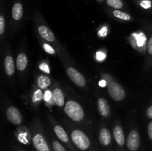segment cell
Listing matches in <instances>:
<instances>
[{"mask_svg": "<svg viewBox=\"0 0 152 151\" xmlns=\"http://www.w3.org/2000/svg\"><path fill=\"white\" fill-rule=\"evenodd\" d=\"M65 112L68 117L75 121L83 120L84 117V111L80 104L75 101H68L65 107Z\"/></svg>", "mask_w": 152, "mask_h": 151, "instance_id": "6da1fadb", "label": "cell"}, {"mask_svg": "<svg viewBox=\"0 0 152 151\" xmlns=\"http://www.w3.org/2000/svg\"><path fill=\"white\" fill-rule=\"evenodd\" d=\"M71 139L74 144L80 150H87L90 146V140L83 131L79 130H74L71 133Z\"/></svg>", "mask_w": 152, "mask_h": 151, "instance_id": "7a4b0ae2", "label": "cell"}, {"mask_svg": "<svg viewBox=\"0 0 152 151\" xmlns=\"http://www.w3.org/2000/svg\"><path fill=\"white\" fill-rule=\"evenodd\" d=\"M110 96L115 101H121L125 98V90L120 84L111 81L108 87Z\"/></svg>", "mask_w": 152, "mask_h": 151, "instance_id": "3957f363", "label": "cell"}, {"mask_svg": "<svg viewBox=\"0 0 152 151\" xmlns=\"http://www.w3.org/2000/svg\"><path fill=\"white\" fill-rule=\"evenodd\" d=\"M67 74L71 78V81L77 84L79 87H83L86 84V81L85 77L79 72L77 70L74 68H68L67 69Z\"/></svg>", "mask_w": 152, "mask_h": 151, "instance_id": "277c9868", "label": "cell"}, {"mask_svg": "<svg viewBox=\"0 0 152 151\" xmlns=\"http://www.w3.org/2000/svg\"><path fill=\"white\" fill-rule=\"evenodd\" d=\"M140 138L137 131L132 130L129 133L127 139V147L129 150L136 151L139 148Z\"/></svg>", "mask_w": 152, "mask_h": 151, "instance_id": "5b68a950", "label": "cell"}, {"mask_svg": "<svg viewBox=\"0 0 152 151\" xmlns=\"http://www.w3.org/2000/svg\"><path fill=\"white\" fill-rule=\"evenodd\" d=\"M6 116L10 123L13 124H20L22 121V114L14 107H10L6 110Z\"/></svg>", "mask_w": 152, "mask_h": 151, "instance_id": "8992f818", "label": "cell"}, {"mask_svg": "<svg viewBox=\"0 0 152 151\" xmlns=\"http://www.w3.org/2000/svg\"><path fill=\"white\" fill-rule=\"evenodd\" d=\"M33 143L37 151H50L47 142L41 134H37L33 138Z\"/></svg>", "mask_w": 152, "mask_h": 151, "instance_id": "52a82bcc", "label": "cell"}, {"mask_svg": "<svg viewBox=\"0 0 152 151\" xmlns=\"http://www.w3.org/2000/svg\"><path fill=\"white\" fill-rule=\"evenodd\" d=\"M98 110L102 117H108L109 115L111 110H110L109 105L105 99L100 98L98 99Z\"/></svg>", "mask_w": 152, "mask_h": 151, "instance_id": "ba28073f", "label": "cell"}, {"mask_svg": "<svg viewBox=\"0 0 152 151\" xmlns=\"http://www.w3.org/2000/svg\"><path fill=\"white\" fill-rule=\"evenodd\" d=\"M39 33L40 36L45 40H47L48 41H53L55 39V36L53 35V32L49 29L48 27L42 25L38 29Z\"/></svg>", "mask_w": 152, "mask_h": 151, "instance_id": "9c48e42d", "label": "cell"}, {"mask_svg": "<svg viewBox=\"0 0 152 151\" xmlns=\"http://www.w3.org/2000/svg\"><path fill=\"white\" fill-rule=\"evenodd\" d=\"M99 140L101 144L104 146H108L111 142V136L109 130L106 128H103L99 131Z\"/></svg>", "mask_w": 152, "mask_h": 151, "instance_id": "30bf717a", "label": "cell"}, {"mask_svg": "<svg viewBox=\"0 0 152 151\" xmlns=\"http://www.w3.org/2000/svg\"><path fill=\"white\" fill-rule=\"evenodd\" d=\"M23 16V7L20 2H16L12 8V17L14 20L19 21Z\"/></svg>", "mask_w": 152, "mask_h": 151, "instance_id": "8fae6325", "label": "cell"}, {"mask_svg": "<svg viewBox=\"0 0 152 151\" xmlns=\"http://www.w3.org/2000/svg\"><path fill=\"white\" fill-rule=\"evenodd\" d=\"M114 136L116 142L120 146H123L125 144V136L123 129L120 126H116L114 129Z\"/></svg>", "mask_w": 152, "mask_h": 151, "instance_id": "7c38bea8", "label": "cell"}, {"mask_svg": "<svg viewBox=\"0 0 152 151\" xmlns=\"http://www.w3.org/2000/svg\"><path fill=\"white\" fill-rule=\"evenodd\" d=\"M4 69L8 76H12L14 73V62L12 56H7L4 59Z\"/></svg>", "mask_w": 152, "mask_h": 151, "instance_id": "4fadbf2b", "label": "cell"}, {"mask_svg": "<svg viewBox=\"0 0 152 151\" xmlns=\"http://www.w3.org/2000/svg\"><path fill=\"white\" fill-rule=\"evenodd\" d=\"M53 98L54 102L58 105V106H63L64 103H65V101H64L63 93H62V90H61L60 89L58 88V87L54 89L53 93Z\"/></svg>", "mask_w": 152, "mask_h": 151, "instance_id": "5bb4252c", "label": "cell"}, {"mask_svg": "<svg viewBox=\"0 0 152 151\" xmlns=\"http://www.w3.org/2000/svg\"><path fill=\"white\" fill-rule=\"evenodd\" d=\"M27 65H28V58L26 55L24 53H20L18 55L17 59H16V67L18 70L23 71L26 68Z\"/></svg>", "mask_w": 152, "mask_h": 151, "instance_id": "9a60e30c", "label": "cell"}, {"mask_svg": "<svg viewBox=\"0 0 152 151\" xmlns=\"http://www.w3.org/2000/svg\"><path fill=\"white\" fill-rule=\"evenodd\" d=\"M53 129H54V132L55 133H56V136H57V137L59 138L62 142H68L69 138H68V134H67V133L65 131V130H64L60 125H56Z\"/></svg>", "mask_w": 152, "mask_h": 151, "instance_id": "2e32d148", "label": "cell"}, {"mask_svg": "<svg viewBox=\"0 0 152 151\" xmlns=\"http://www.w3.org/2000/svg\"><path fill=\"white\" fill-rule=\"evenodd\" d=\"M50 83L51 81H50V78L47 76L41 75L39 76L38 79H37V84L40 89H45L46 87L50 85Z\"/></svg>", "mask_w": 152, "mask_h": 151, "instance_id": "e0dca14e", "label": "cell"}, {"mask_svg": "<svg viewBox=\"0 0 152 151\" xmlns=\"http://www.w3.org/2000/svg\"><path fill=\"white\" fill-rule=\"evenodd\" d=\"M113 15L117 19H122V20L124 21H129L132 19V16H131L130 14L126 13V12L121 11L120 10H114L113 11Z\"/></svg>", "mask_w": 152, "mask_h": 151, "instance_id": "ac0fdd59", "label": "cell"}, {"mask_svg": "<svg viewBox=\"0 0 152 151\" xmlns=\"http://www.w3.org/2000/svg\"><path fill=\"white\" fill-rule=\"evenodd\" d=\"M106 4L115 10H120L123 7V2L122 0H106Z\"/></svg>", "mask_w": 152, "mask_h": 151, "instance_id": "d6986e66", "label": "cell"}, {"mask_svg": "<svg viewBox=\"0 0 152 151\" xmlns=\"http://www.w3.org/2000/svg\"><path fill=\"white\" fill-rule=\"evenodd\" d=\"M135 37H136L137 39V44L140 47H142V46H143L144 44H145V41H146V37H145V34H144L143 33H141L140 34H137V35L135 36Z\"/></svg>", "mask_w": 152, "mask_h": 151, "instance_id": "ffe728a7", "label": "cell"}, {"mask_svg": "<svg viewBox=\"0 0 152 151\" xmlns=\"http://www.w3.org/2000/svg\"><path fill=\"white\" fill-rule=\"evenodd\" d=\"M139 4L142 8L148 10L152 7V0H139Z\"/></svg>", "mask_w": 152, "mask_h": 151, "instance_id": "44dd1931", "label": "cell"}, {"mask_svg": "<svg viewBox=\"0 0 152 151\" xmlns=\"http://www.w3.org/2000/svg\"><path fill=\"white\" fill-rule=\"evenodd\" d=\"M53 147L55 151H66L65 148L62 146V144H59V142H58L57 141H54L53 142Z\"/></svg>", "mask_w": 152, "mask_h": 151, "instance_id": "7402d4cb", "label": "cell"}, {"mask_svg": "<svg viewBox=\"0 0 152 151\" xmlns=\"http://www.w3.org/2000/svg\"><path fill=\"white\" fill-rule=\"evenodd\" d=\"M43 48H44V50H45L48 53H49V54H54L55 53L54 49H53L51 46L49 45L48 44L44 43V44H43Z\"/></svg>", "mask_w": 152, "mask_h": 151, "instance_id": "603a6c76", "label": "cell"}, {"mask_svg": "<svg viewBox=\"0 0 152 151\" xmlns=\"http://www.w3.org/2000/svg\"><path fill=\"white\" fill-rule=\"evenodd\" d=\"M52 96H53V94H52L51 92H50L49 90H45L44 95H43V99H44V100L45 101V102H48L50 101Z\"/></svg>", "mask_w": 152, "mask_h": 151, "instance_id": "cb8c5ba5", "label": "cell"}, {"mask_svg": "<svg viewBox=\"0 0 152 151\" xmlns=\"http://www.w3.org/2000/svg\"><path fill=\"white\" fill-rule=\"evenodd\" d=\"M5 26V20L3 16H0V35H2L4 30Z\"/></svg>", "mask_w": 152, "mask_h": 151, "instance_id": "d4e9b609", "label": "cell"}, {"mask_svg": "<svg viewBox=\"0 0 152 151\" xmlns=\"http://www.w3.org/2000/svg\"><path fill=\"white\" fill-rule=\"evenodd\" d=\"M39 69L42 70L43 72L46 73H50V68L48 64L46 63H41L39 65Z\"/></svg>", "mask_w": 152, "mask_h": 151, "instance_id": "484cf974", "label": "cell"}, {"mask_svg": "<svg viewBox=\"0 0 152 151\" xmlns=\"http://www.w3.org/2000/svg\"><path fill=\"white\" fill-rule=\"evenodd\" d=\"M42 95L41 91L39 90H37L34 95V102H39V101H40L42 99Z\"/></svg>", "mask_w": 152, "mask_h": 151, "instance_id": "4316f807", "label": "cell"}, {"mask_svg": "<svg viewBox=\"0 0 152 151\" xmlns=\"http://www.w3.org/2000/svg\"><path fill=\"white\" fill-rule=\"evenodd\" d=\"M105 54L102 51H98L96 54V59L98 61H102L105 59Z\"/></svg>", "mask_w": 152, "mask_h": 151, "instance_id": "83f0119b", "label": "cell"}, {"mask_svg": "<svg viewBox=\"0 0 152 151\" xmlns=\"http://www.w3.org/2000/svg\"><path fill=\"white\" fill-rule=\"evenodd\" d=\"M107 33H108V28H107L106 27H104V28H102V29L99 31V36H100L102 37L105 36L107 35Z\"/></svg>", "mask_w": 152, "mask_h": 151, "instance_id": "f1b7e54d", "label": "cell"}, {"mask_svg": "<svg viewBox=\"0 0 152 151\" xmlns=\"http://www.w3.org/2000/svg\"><path fill=\"white\" fill-rule=\"evenodd\" d=\"M147 49H148V53H149L151 56H152V36L149 38V40H148Z\"/></svg>", "mask_w": 152, "mask_h": 151, "instance_id": "f546056e", "label": "cell"}, {"mask_svg": "<svg viewBox=\"0 0 152 151\" xmlns=\"http://www.w3.org/2000/svg\"><path fill=\"white\" fill-rule=\"evenodd\" d=\"M148 134L149 136L150 139L152 141V121L148 124Z\"/></svg>", "mask_w": 152, "mask_h": 151, "instance_id": "4dcf8cb0", "label": "cell"}, {"mask_svg": "<svg viewBox=\"0 0 152 151\" xmlns=\"http://www.w3.org/2000/svg\"><path fill=\"white\" fill-rule=\"evenodd\" d=\"M146 115L148 118L152 119V105L151 107H149L148 108V110H147Z\"/></svg>", "mask_w": 152, "mask_h": 151, "instance_id": "1f68e13d", "label": "cell"}, {"mask_svg": "<svg viewBox=\"0 0 152 151\" xmlns=\"http://www.w3.org/2000/svg\"><path fill=\"white\" fill-rule=\"evenodd\" d=\"M99 85L102 87H105V86H106V81H105V80H100L99 82Z\"/></svg>", "mask_w": 152, "mask_h": 151, "instance_id": "d6a6232c", "label": "cell"}, {"mask_svg": "<svg viewBox=\"0 0 152 151\" xmlns=\"http://www.w3.org/2000/svg\"><path fill=\"white\" fill-rule=\"evenodd\" d=\"M97 1H102V0H97Z\"/></svg>", "mask_w": 152, "mask_h": 151, "instance_id": "836d02e7", "label": "cell"}]
</instances>
